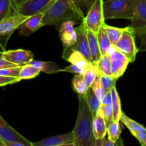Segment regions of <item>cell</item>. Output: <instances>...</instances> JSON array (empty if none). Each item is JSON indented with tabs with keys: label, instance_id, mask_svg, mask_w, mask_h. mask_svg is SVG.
<instances>
[{
	"label": "cell",
	"instance_id": "24",
	"mask_svg": "<svg viewBox=\"0 0 146 146\" xmlns=\"http://www.w3.org/2000/svg\"><path fill=\"white\" fill-rule=\"evenodd\" d=\"M40 72H41V71L34 66L31 65L30 64H25V65L21 66L19 78L20 81H21V80L32 79V78L36 77L40 74Z\"/></svg>",
	"mask_w": 146,
	"mask_h": 146
},
{
	"label": "cell",
	"instance_id": "25",
	"mask_svg": "<svg viewBox=\"0 0 146 146\" xmlns=\"http://www.w3.org/2000/svg\"><path fill=\"white\" fill-rule=\"evenodd\" d=\"M96 64L99 74L111 76V61L109 53L102 56Z\"/></svg>",
	"mask_w": 146,
	"mask_h": 146
},
{
	"label": "cell",
	"instance_id": "22",
	"mask_svg": "<svg viewBox=\"0 0 146 146\" xmlns=\"http://www.w3.org/2000/svg\"><path fill=\"white\" fill-rule=\"evenodd\" d=\"M112 96V108L113 112V119L115 121H120L123 111L121 110V104L120 96L115 86L113 87L111 90Z\"/></svg>",
	"mask_w": 146,
	"mask_h": 146
},
{
	"label": "cell",
	"instance_id": "35",
	"mask_svg": "<svg viewBox=\"0 0 146 146\" xmlns=\"http://www.w3.org/2000/svg\"><path fill=\"white\" fill-rule=\"evenodd\" d=\"M19 81H20V80L18 78L0 76V87L10 85V84H16V83L19 82Z\"/></svg>",
	"mask_w": 146,
	"mask_h": 146
},
{
	"label": "cell",
	"instance_id": "41",
	"mask_svg": "<svg viewBox=\"0 0 146 146\" xmlns=\"http://www.w3.org/2000/svg\"><path fill=\"white\" fill-rule=\"evenodd\" d=\"M141 44L138 48V51H146V34L141 36Z\"/></svg>",
	"mask_w": 146,
	"mask_h": 146
},
{
	"label": "cell",
	"instance_id": "16",
	"mask_svg": "<svg viewBox=\"0 0 146 146\" xmlns=\"http://www.w3.org/2000/svg\"><path fill=\"white\" fill-rule=\"evenodd\" d=\"M44 12L38 13L34 15L30 16L26 21H24L19 27L20 35L28 36L34 32L44 27L43 25Z\"/></svg>",
	"mask_w": 146,
	"mask_h": 146
},
{
	"label": "cell",
	"instance_id": "8",
	"mask_svg": "<svg viewBox=\"0 0 146 146\" xmlns=\"http://www.w3.org/2000/svg\"><path fill=\"white\" fill-rule=\"evenodd\" d=\"M56 0H24L16 8V11L25 16L44 12Z\"/></svg>",
	"mask_w": 146,
	"mask_h": 146
},
{
	"label": "cell",
	"instance_id": "36",
	"mask_svg": "<svg viewBox=\"0 0 146 146\" xmlns=\"http://www.w3.org/2000/svg\"><path fill=\"white\" fill-rule=\"evenodd\" d=\"M134 137L136 138V139L139 141L141 145L143 146H146V128L144 127L142 129L140 130L139 131L134 133Z\"/></svg>",
	"mask_w": 146,
	"mask_h": 146
},
{
	"label": "cell",
	"instance_id": "31",
	"mask_svg": "<svg viewBox=\"0 0 146 146\" xmlns=\"http://www.w3.org/2000/svg\"><path fill=\"white\" fill-rule=\"evenodd\" d=\"M99 111H101V113L103 114L104 118H105L107 127H108L111 123L113 122L114 119L112 104H101L99 108Z\"/></svg>",
	"mask_w": 146,
	"mask_h": 146
},
{
	"label": "cell",
	"instance_id": "6",
	"mask_svg": "<svg viewBox=\"0 0 146 146\" xmlns=\"http://www.w3.org/2000/svg\"><path fill=\"white\" fill-rule=\"evenodd\" d=\"M135 34L128 27L123 31L119 41L113 46L116 49L123 54L129 60L130 63L135 61L136 58L137 53L138 52V48L135 44Z\"/></svg>",
	"mask_w": 146,
	"mask_h": 146
},
{
	"label": "cell",
	"instance_id": "34",
	"mask_svg": "<svg viewBox=\"0 0 146 146\" xmlns=\"http://www.w3.org/2000/svg\"><path fill=\"white\" fill-rule=\"evenodd\" d=\"M22 66L16 67H10V68H6L0 69V76H9V77H15L18 78L19 76L20 71L21 69Z\"/></svg>",
	"mask_w": 146,
	"mask_h": 146
},
{
	"label": "cell",
	"instance_id": "17",
	"mask_svg": "<svg viewBox=\"0 0 146 146\" xmlns=\"http://www.w3.org/2000/svg\"><path fill=\"white\" fill-rule=\"evenodd\" d=\"M87 37H88V46H89L90 53H91V61L94 64L97 62L102 56L101 50H100L99 44H98L97 34L94 33L86 27Z\"/></svg>",
	"mask_w": 146,
	"mask_h": 146
},
{
	"label": "cell",
	"instance_id": "43",
	"mask_svg": "<svg viewBox=\"0 0 146 146\" xmlns=\"http://www.w3.org/2000/svg\"><path fill=\"white\" fill-rule=\"evenodd\" d=\"M2 54H3V51H0V57H2Z\"/></svg>",
	"mask_w": 146,
	"mask_h": 146
},
{
	"label": "cell",
	"instance_id": "7",
	"mask_svg": "<svg viewBox=\"0 0 146 146\" xmlns=\"http://www.w3.org/2000/svg\"><path fill=\"white\" fill-rule=\"evenodd\" d=\"M134 2L133 17L128 27L135 36L141 37L146 34V0H134Z\"/></svg>",
	"mask_w": 146,
	"mask_h": 146
},
{
	"label": "cell",
	"instance_id": "33",
	"mask_svg": "<svg viewBox=\"0 0 146 146\" xmlns=\"http://www.w3.org/2000/svg\"><path fill=\"white\" fill-rule=\"evenodd\" d=\"M101 82L103 87L106 92L111 91L113 87L115 86V82L116 78L113 77L112 76L105 75V74H101Z\"/></svg>",
	"mask_w": 146,
	"mask_h": 146
},
{
	"label": "cell",
	"instance_id": "29",
	"mask_svg": "<svg viewBox=\"0 0 146 146\" xmlns=\"http://www.w3.org/2000/svg\"><path fill=\"white\" fill-rule=\"evenodd\" d=\"M120 121H121L128 128V129L131 131L132 135H133L134 133H135L136 132L139 131L140 130L142 129L143 128H144L143 125L138 123V122L133 121V120L131 119L124 113H122V114H121Z\"/></svg>",
	"mask_w": 146,
	"mask_h": 146
},
{
	"label": "cell",
	"instance_id": "37",
	"mask_svg": "<svg viewBox=\"0 0 146 146\" xmlns=\"http://www.w3.org/2000/svg\"><path fill=\"white\" fill-rule=\"evenodd\" d=\"M61 71H65V72H68V73H74V74H83L84 71H83L81 68H80L79 67L76 66V65L74 64H71L68 66H66L64 69H61Z\"/></svg>",
	"mask_w": 146,
	"mask_h": 146
},
{
	"label": "cell",
	"instance_id": "28",
	"mask_svg": "<svg viewBox=\"0 0 146 146\" xmlns=\"http://www.w3.org/2000/svg\"><path fill=\"white\" fill-rule=\"evenodd\" d=\"M107 133L108 139L113 142L116 143L120 138L121 134V128L120 126L119 121H115L111 123L107 127Z\"/></svg>",
	"mask_w": 146,
	"mask_h": 146
},
{
	"label": "cell",
	"instance_id": "9",
	"mask_svg": "<svg viewBox=\"0 0 146 146\" xmlns=\"http://www.w3.org/2000/svg\"><path fill=\"white\" fill-rule=\"evenodd\" d=\"M111 61V76L118 79L125 73L130 61L123 54L113 46L109 51Z\"/></svg>",
	"mask_w": 146,
	"mask_h": 146
},
{
	"label": "cell",
	"instance_id": "3",
	"mask_svg": "<svg viewBox=\"0 0 146 146\" xmlns=\"http://www.w3.org/2000/svg\"><path fill=\"white\" fill-rule=\"evenodd\" d=\"M134 0H107L104 1V13L105 19H127L133 17Z\"/></svg>",
	"mask_w": 146,
	"mask_h": 146
},
{
	"label": "cell",
	"instance_id": "40",
	"mask_svg": "<svg viewBox=\"0 0 146 146\" xmlns=\"http://www.w3.org/2000/svg\"><path fill=\"white\" fill-rule=\"evenodd\" d=\"M16 66H17L15 64H12V63L9 62L5 58L3 57H0V69L6 68H10V67H16Z\"/></svg>",
	"mask_w": 146,
	"mask_h": 146
},
{
	"label": "cell",
	"instance_id": "14",
	"mask_svg": "<svg viewBox=\"0 0 146 146\" xmlns=\"http://www.w3.org/2000/svg\"><path fill=\"white\" fill-rule=\"evenodd\" d=\"M74 21H68L62 23L60 25L59 36L64 48L72 46L76 44L77 40V34L74 25Z\"/></svg>",
	"mask_w": 146,
	"mask_h": 146
},
{
	"label": "cell",
	"instance_id": "44",
	"mask_svg": "<svg viewBox=\"0 0 146 146\" xmlns=\"http://www.w3.org/2000/svg\"><path fill=\"white\" fill-rule=\"evenodd\" d=\"M0 51H3V50H2V49H1V46H0Z\"/></svg>",
	"mask_w": 146,
	"mask_h": 146
},
{
	"label": "cell",
	"instance_id": "21",
	"mask_svg": "<svg viewBox=\"0 0 146 146\" xmlns=\"http://www.w3.org/2000/svg\"><path fill=\"white\" fill-rule=\"evenodd\" d=\"M86 98L87 103H88V107L90 108L93 117H95L99 111L100 106L101 104V101L96 96V94L94 93V90L91 87H89L87 91L86 94L85 95Z\"/></svg>",
	"mask_w": 146,
	"mask_h": 146
},
{
	"label": "cell",
	"instance_id": "4",
	"mask_svg": "<svg viewBox=\"0 0 146 146\" xmlns=\"http://www.w3.org/2000/svg\"><path fill=\"white\" fill-rule=\"evenodd\" d=\"M29 17L15 12L0 21V46L3 51H6L7 44L11 36Z\"/></svg>",
	"mask_w": 146,
	"mask_h": 146
},
{
	"label": "cell",
	"instance_id": "38",
	"mask_svg": "<svg viewBox=\"0 0 146 146\" xmlns=\"http://www.w3.org/2000/svg\"><path fill=\"white\" fill-rule=\"evenodd\" d=\"M76 4L79 7H86L89 9L94 0H73Z\"/></svg>",
	"mask_w": 146,
	"mask_h": 146
},
{
	"label": "cell",
	"instance_id": "23",
	"mask_svg": "<svg viewBox=\"0 0 146 146\" xmlns=\"http://www.w3.org/2000/svg\"><path fill=\"white\" fill-rule=\"evenodd\" d=\"M74 90L78 95H86L89 87L87 86L83 74H76L72 81Z\"/></svg>",
	"mask_w": 146,
	"mask_h": 146
},
{
	"label": "cell",
	"instance_id": "12",
	"mask_svg": "<svg viewBox=\"0 0 146 146\" xmlns=\"http://www.w3.org/2000/svg\"><path fill=\"white\" fill-rule=\"evenodd\" d=\"M2 57L15 65L24 66L34 59V54L27 50L14 49L3 51Z\"/></svg>",
	"mask_w": 146,
	"mask_h": 146
},
{
	"label": "cell",
	"instance_id": "26",
	"mask_svg": "<svg viewBox=\"0 0 146 146\" xmlns=\"http://www.w3.org/2000/svg\"><path fill=\"white\" fill-rule=\"evenodd\" d=\"M104 26H105L108 38H109L110 41H111L112 46H115L117 44V42L121 38L123 31L127 29V27H125V28H118V27H112V26L108 25L106 23L104 24Z\"/></svg>",
	"mask_w": 146,
	"mask_h": 146
},
{
	"label": "cell",
	"instance_id": "10",
	"mask_svg": "<svg viewBox=\"0 0 146 146\" xmlns=\"http://www.w3.org/2000/svg\"><path fill=\"white\" fill-rule=\"evenodd\" d=\"M0 138L2 141L3 145L9 141H18L22 143L25 146H33V143L21 135L19 133L14 130L11 125H9L5 120L0 115Z\"/></svg>",
	"mask_w": 146,
	"mask_h": 146
},
{
	"label": "cell",
	"instance_id": "1",
	"mask_svg": "<svg viewBox=\"0 0 146 146\" xmlns=\"http://www.w3.org/2000/svg\"><path fill=\"white\" fill-rule=\"evenodd\" d=\"M84 13L73 0H56L44 12L43 25H61L68 21L76 24L84 21Z\"/></svg>",
	"mask_w": 146,
	"mask_h": 146
},
{
	"label": "cell",
	"instance_id": "27",
	"mask_svg": "<svg viewBox=\"0 0 146 146\" xmlns=\"http://www.w3.org/2000/svg\"><path fill=\"white\" fill-rule=\"evenodd\" d=\"M15 12L17 11L13 0H0V21Z\"/></svg>",
	"mask_w": 146,
	"mask_h": 146
},
{
	"label": "cell",
	"instance_id": "2",
	"mask_svg": "<svg viewBox=\"0 0 146 146\" xmlns=\"http://www.w3.org/2000/svg\"><path fill=\"white\" fill-rule=\"evenodd\" d=\"M78 113L75 127L73 130L75 146H96V139L93 130L94 117L88 107L85 95L78 96Z\"/></svg>",
	"mask_w": 146,
	"mask_h": 146
},
{
	"label": "cell",
	"instance_id": "19",
	"mask_svg": "<svg viewBox=\"0 0 146 146\" xmlns=\"http://www.w3.org/2000/svg\"><path fill=\"white\" fill-rule=\"evenodd\" d=\"M97 37H98L100 50H101L102 56L108 54L113 46L108 38L104 24L98 30V33H97Z\"/></svg>",
	"mask_w": 146,
	"mask_h": 146
},
{
	"label": "cell",
	"instance_id": "39",
	"mask_svg": "<svg viewBox=\"0 0 146 146\" xmlns=\"http://www.w3.org/2000/svg\"><path fill=\"white\" fill-rule=\"evenodd\" d=\"M116 145V143L113 142L111 140L106 139L105 138L102 139L96 140V146H114Z\"/></svg>",
	"mask_w": 146,
	"mask_h": 146
},
{
	"label": "cell",
	"instance_id": "42",
	"mask_svg": "<svg viewBox=\"0 0 146 146\" xmlns=\"http://www.w3.org/2000/svg\"><path fill=\"white\" fill-rule=\"evenodd\" d=\"M13 1H14V7H15V9H16V8H17V7H18L20 4H22V3L24 2V0H13Z\"/></svg>",
	"mask_w": 146,
	"mask_h": 146
},
{
	"label": "cell",
	"instance_id": "11",
	"mask_svg": "<svg viewBox=\"0 0 146 146\" xmlns=\"http://www.w3.org/2000/svg\"><path fill=\"white\" fill-rule=\"evenodd\" d=\"M75 137L73 131L61 135L49 137L33 143V146H75Z\"/></svg>",
	"mask_w": 146,
	"mask_h": 146
},
{
	"label": "cell",
	"instance_id": "32",
	"mask_svg": "<svg viewBox=\"0 0 146 146\" xmlns=\"http://www.w3.org/2000/svg\"><path fill=\"white\" fill-rule=\"evenodd\" d=\"M90 87L92 88V89L94 90V93L96 94V96L99 98L100 100H102L103 98L104 97V96L106 94V91H105V89L103 87L102 84H101V75L98 73V75L96 77L95 80L93 82V84H91V86Z\"/></svg>",
	"mask_w": 146,
	"mask_h": 146
},
{
	"label": "cell",
	"instance_id": "5",
	"mask_svg": "<svg viewBox=\"0 0 146 146\" xmlns=\"http://www.w3.org/2000/svg\"><path fill=\"white\" fill-rule=\"evenodd\" d=\"M83 21L87 28L96 34L98 33L99 29L105 24L104 0H94Z\"/></svg>",
	"mask_w": 146,
	"mask_h": 146
},
{
	"label": "cell",
	"instance_id": "30",
	"mask_svg": "<svg viewBox=\"0 0 146 146\" xmlns=\"http://www.w3.org/2000/svg\"><path fill=\"white\" fill-rule=\"evenodd\" d=\"M98 68H97L96 64L91 62L90 65L87 67L86 69L83 73V75H84L86 82L87 86L88 87L91 86V84H93V82L95 80L96 76L98 75Z\"/></svg>",
	"mask_w": 146,
	"mask_h": 146
},
{
	"label": "cell",
	"instance_id": "13",
	"mask_svg": "<svg viewBox=\"0 0 146 146\" xmlns=\"http://www.w3.org/2000/svg\"><path fill=\"white\" fill-rule=\"evenodd\" d=\"M75 29L77 34V40L76 44L73 45L72 46L75 49L80 51L90 62H92L91 61V53H90L89 50V46H88V37H87L86 27L84 21H82L80 24V25Z\"/></svg>",
	"mask_w": 146,
	"mask_h": 146
},
{
	"label": "cell",
	"instance_id": "20",
	"mask_svg": "<svg viewBox=\"0 0 146 146\" xmlns=\"http://www.w3.org/2000/svg\"><path fill=\"white\" fill-rule=\"evenodd\" d=\"M29 64L38 68L41 72H44L46 74H53L60 72L61 71V68H60L58 64L54 62H51V61H36V60L33 59L30 61Z\"/></svg>",
	"mask_w": 146,
	"mask_h": 146
},
{
	"label": "cell",
	"instance_id": "18",
	"mask_svg": "<svg viewBox=\"0 0 146 146\" xmlns=\"http://www.w3.org/2000/svg\"><path fill=\"white\" fill-rule=\"evenodd\" d=\"M93 130H94V133L96 140L105 138L107 134L106 123L104 115L99 111L96 115L94 118Z\"/></svg>",
	"mask_w": 146,
	"mask_h": 146
},
{
	"label": "cell",
	"instance_id": "15",
	"mask_svg": "<svg viewBox=\"0 0 146 146\" xmlns=\"http://www.w3.org/2000/svg\"><path fill=\"white\" fill-rule=\"evenodd\" d=\"M62 58L71 64L79 67L84 71L91 63L80 51L75 49L73 46L64 48Z\"/></svg>",
	"mask_w": 146,
	"mask_h": 146
}]
</instances>
